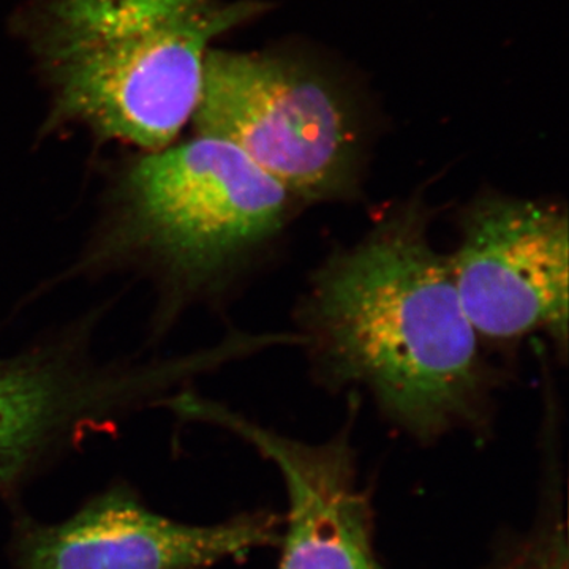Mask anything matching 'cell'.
I'll use <instances>...</instances> for the list:
<instances>
[{
    "instance_id": "obj_3",
    "label": "cell",
    "mask_w": 569,
    "mask_h": 569,
    "mask_svg": "<svg viewBox=\"0 0 569 569\" xmlns=\"http://www.w3.org/2000/svg\"><path fill=\"white\" fill-rule=\"evenodd\" d=\"M298 200L241 149L197 134L123 171L93 257L137 264L194 295L282 233Z\"/></svg>"
},
{
    "instance_id": "obj_2",
    "label": "cell",
    "mask_w": 569,
    "mask_h": 569,
    "mask_svg": "<svg viewBox=\"0 0 569 569\" xmlns=\"http://www.w3.org/2000/svg\"><path fill=\"white\" fill-rule=\"evenodd\" d=\"M220 0H54L40 33L52 126L146 153L174 144L192 121L209 43L263 10Z\"/></svg>"
},
{
    "instance_id": "obj_7",
    "label": "cell",
    "mask_w": 569,
    "mask_h": 569,
    "mask_svg": "<svg viewBox=\"0 0 569 569\" xmlns=\"http://www.w3.org/2000/svg\"><path fill=\"white\" fill-rule=\"evenodd\" d=\"M170 402L183 418L238 433L282 475L288 526L280 539L279 569H383L373 549L369 505L356 482L347 433L328 443H302L190 392Z\"/></svg>"
},
{
    "instance_id": "obj_9",
    "label": "cell",
    "mask_w": 569,
    "mask_h": 569,
    "mask_svg": "<svg viewBox=\"0 0 569 569\" xmlns=\"http://www.w3.org/2000/svg\"><path fill=\"white\" fill-rule=\"evenodd\" d=\"M492 569H568L565 527L552 520L509 550Z\"/></svg>"
},
{
    "instance_id": "obj_6",
    "label": "cell",
    "mask_w": 569,
    "mask_h": 569,
    "mask_svg": "<svg viewBox=\"0 0 569 569\" xmlns=\"http://www.w3.org/2000/svg\"><path fill=\"white\" fill-rule=\"evenodd\" d=\"M280 539L279 520L266 512L187 523L116 482L59 522L14 516L7 569H213Z\"/></svg>"
},
{
    "instance_id": "obj_4",
    "label": "cell",
    "mask_w": 569,
    "mask_h": 569,
    "mask_svg": "<svg viewBox=\"0 0 569 569\" xmlns=\"http://www.w3.org/2000/svg\"><path fill=\"white\" fill-rule=\"evenodd\" d=\"M192 122L234 144L299 203L351 201L366 144L346 96L325 78L263 54L208 51Z\"/></svg>"
},
{
    "instance_id": "obj_8",
    "label": "cell",
    "mask_w": 569,
    "mask_h": 569,
    "mask_svg": "<svg viewBox=\"0 0 569 569\" xmlns=\"http://www.w3.org/2000/svg\"><path fill=\"white\" fill-rule=\"evenodd\" d=\"M29 396L18 367L0 353V490L9 481L24 448Z\"/></svg>"
},
{
    "instance_id": "obj_1",
    "label": "cell",
    "mask_w": 569,
    "mask_h": 569,
    "mask_svg": "<svg viewBox=\"0 0 569 569\" xmlns=\"http://www.w3.org/2000/svg\"><path fill=\"white\" fill-rule=\"evenodd\" d=\"M429 220L417 198L332 253L312 277L301 317V342L321 380L366 388L422 438L481 421L492 388Z\"/></svg>"
},
{
    "instance_id": "obj_5",
    "label": "cell",
    "mask_w": 569,
    "mask_h": 569,
    "mask_svg": "<svg viewBox=\"0 0 569 569\" xmlns=\"http://www.w3.org/2000/svg\"><path fill=\"white\" fill-rule=\"evenodd\" d=\"M479 339L509 343L545 332L568 351L569 227L563 206L500 193L477 198L448 254Z\"/></svg>"
}]
</instances>
